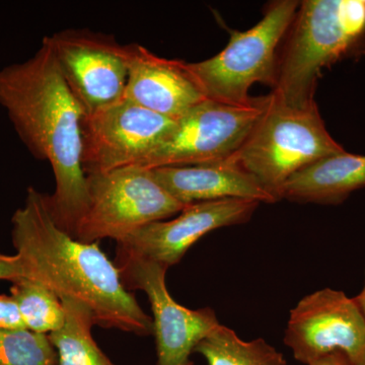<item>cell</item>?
I'll return each mask as SVG.
<instances>
[{"label": "cell", "instance_id": "7a4b0ae2", "mask_svg": "<svg viewBox=\"0 0 365 365\" xmlns=\"http://www.w3.org/2000/svg\"><path fill=\"white\" fill-rule=\"evenodd\" d=\"M11 223L24 278L83 302L102 328L153 335V319L125 287L119 268L98 242L78 241L56 225L46 194L30 187Z\"/></svg>", "mask_w": 365, "mask_h": 365}, {"label": "cell", "instance_id": "d6986e66", "mask_svg": "<svg viewBox=\"0 0 365 365\" xmlns=\"http://www.w3.org/2000/svg\"><path fill=\"white\" fill-rule=\"evenodd\" d=\"M0 365H58V353L46 334L0 329Z\"/></svg>", "mask_w": 365, "mask_h": 365}, {"label": "cell", "instance_id": "5bb4252c", "mask_svg": "<svg viewBox=\"0 0 365 365\" xmlns=\"http://www.w3.org/2000/svg\"><path fill=\"white\" fill-rule=\"evenodd\" d=\"M151 172L163 188L185 205L223 199L277 202L253 176L228 160L212 165L158 168Z\"/></svg>", "mask_w": 365, "mask_h": 365}, {"label": "cell", "instance_id": "6da1fadb", "mask_svg": "<svg viewBox=\"0 0 365 365\" xmlns=\"http://www.w3.org/2000/svg\"><path fill=\"white\" fill-rule=\"evenodd\" d=\"M0 106L33 157L51 165L55 191L48 204L56 225L76 239L90 204L81 160L86 114L47 37L30 59L0 69Z\"/></svg>", "mask_w": 365, "mask_h": 365}, {"label": "cell", "instance_id": "cb8c5ba5", "mask_svg": "<svg viewBox=\"0 0 365 365\" xmlns=\"http://www.w3.org/2000/svg\"><path fill=\"white\" fill-rule=\"evenodd\" d=\"M359 365H365V351H364V356H362L361 360H360Z\"/></svg>", "mask_w": 365, "mask_h": 365}, {"label": "cell", "instance_id": "277c9868", "mask_svg": "<svg viewBox=\"0 0 365 365\" xmlns=\"http://www.w3.org/2000/svg\"><path fill=\"white\" fill-rule=\"evenodd\" d=\"M345 151L327 130L318 106L297 109L269 95L265 112L241 148L228 158L281 200L285 182L319 160Z\"/></svg>", "mask_w": 365, "mask_h": 365}, {"label": "cell", "instance_id": "ffe728a7", "mask_svg": "<svg viewBox=\"0 0 365 365\" xmlns=\"http://www.w3.org/2000/svg\"><path fill=\"white\" fill-rule=\"evenodd\" d=\"M0 329L18 330L26 329L18 304L13 297L0 294Z\"/></svg>", "mask_w": 365, "mask_h": 365}, {"label": "cell", "instance_id": "e0dca14e", "mask_svg": "<svg viewBox=\"0 0 365 365\" xmlns=\"http://www.w3.org/2000/svg\"><path fill=\"white\" fill-rule=\"evenodd\" d=\"M208 365H287L282 353L262 338L244 341L220 324L196 346Z\"/></svg>", "mask_w": 365, "mask_h": 365}, {"label": "cell", "instance_id": "30bf717a", "mask_svg": "<svg viewBox=\"0 0 365 365\" xmlns=\"http://www.w3.org/2000/svg\"><path fill=\"white\" fill-rule=\"evenodd\" d=\"M125 287L148 295L153 311L157 365H193L197 345L220 325L211 307L190 309L173 299L165 284L168 267L157 262L117 253Z\"/></svg>", "mask_w": 365, "mask_h": 365}, {"label": "cell", "instance_id": "2e32d148", "mask_svg": "<svg viewBox=\"0 0 365 365\" xmlns=\"http://www.w3.org/2000/svg\"><path fill=\"white\" fill-rule=\"evenodd\" d=\"M60 299L66 323L48 335L58 353V365H116L93 339L91 329L96 324L90 307L71 297Z\"/></svg>", "mask_w": 365, "mask_h": 365}, {"label": "cell", "instance_id": "ac0fdd59", "mask_svg": "<svg viewBox=\"0 0 365 365\" xmlns=\"http://www.w3.org/2000/svg\"><path fill=\"white\" fill-rule=\"evenodd\" d=\"M11 294L28 330L49 335L66 323V309L61 299L45 285L21 278L13 282Z\"/></svg>", "mask_w": 365, "mask_h": 365}, {"label": "cell", "instance_id": "8fae6325", "mask_svg": "<svg viewBox=\"0 0 365 365\" xmlns=\"http://www.w3.org/2000/svg\"><path fill=\"white\" fill-rule=\"evenodd\" d=\"M284 344L309 365L333 352L359 365L365 351V319L354 297L323 288L299 300L290 312Z\"/></svg>", "mask_w": 365, "mask_h": 365}, {"label": "cell", "instance_id": "52a82bcc", "mask_svg": "<svg viewBox=\"0 0 365 365\" xmlns=\"http://www.w3.org/2000/svg\"><path fill=\"white\" fill-rule=\"evenodd\" d=\"M268 101L269 96L256 98L250 105L232 106L207 98L178 119L167 138L134 168L153 170L225 162L246 143Z\"/></svg>", "mask_w": 365, "mask_h": 365}, {"label": "cell", "instance_id": "7402d4cb", "mask_svg": "<svg viewBox=\"0 0 365 365\" xmlns=\"http://www.w3.org/2000/svg\"><path fill=\"white\" fill-rule=\"evenodd\" d=\"M309 365H355L347 355L342 352H333L321 359L314 360Z\"/></svg>", "mask_w": 365, "mask_h": 365}, {"label": "cell", "instance_id": "5b68a950", "mask_svg": "<svg viewBox=\"0 0 365 365\" xmlns=\"http://www.w3.org/2000/svg\"><path fill=\"white\" fill-rule=\"evenodd\" d=\"M295 0L269 4L263 19L245 32L232 31L222 51L204 61L188 63L190 71L209 100L232 106L252 104L255 83L274 88L277 49L284 40L299 6Z\"/></svg>", "mask_w": 365, "mask_h": 365}, {"label": "cell", "instance_id": "7c38bea8", "mask_svg": "<svg viewBox=\"0 0 365 365\" xmlns=\"http://www.w3.org/2000/svg\"><path fill=\"white\" fill-rule=\"evenodd\" d=\"M259 204L242 199L190 204L177 217L150 223L117 242V253L140 257L172 267L204 235L218 228L248 222Z\"/></svg>", "mask_w": 365, "mask_h": 365}, {"label": "cell", "instance_id": "9c48e42d", "mask_svg": "<svg viewBox=\"0 0 365 365\" xmlns=\"http://www.w3.org/2000/svg\"><path fill=\"white\" fill-rule=\"evenodd\" d=\"M47 38L67 86L86 115L124 98L128 44L88 29H67Z\"/></svg>", "mask_w": 365, "mask_h": 365}, {"label": "cell", "instance_id": "603a6c76", "mask_svg": "<svg viewBox=\"0 0 365 365\" xmlns=\"http://www.w3.org/2000/svg\"><path fill=\"white\" fill-rule=\"evenodd\" d=\"M355 302L359 304L360 311H361L362 314H364L365 319V279H364V288H362L360 294L357 295V297H354Z\"/></svg>", "mask_w": 365, "mask_h": 365}, {"label": "cell", "instance_id": "ba28073f", "mask_svg": "<svg viewBox=\"0 0 365 365\" xmlns=\"http://www.w3.org/2000/svg\"><path fill=\"white\" fill-rule=\"evenodd\" d=\"M175 124L125 98L85 115L81 160L86 176L134 167L167 138Z\"/></svg>", "mask_w": 365, "mask_h": 365}, {"label": "cell", "instance_id": "8992f818", "mask_svg": "<svg viewBox=\"0 0 365 365\" xmlns=\"http://www.w3.org/2000/svg\"><path fill=\"white\" fill-rule=\"evenodd\" d=\"M90 204L76 240L123 241L139 228L178 215L187 205L153 177L151 170L129 167L88 175Z\"/></svg>", "mask_w": 365, "mask_h": 365}, {"label": "cell", "instance_id": "4fadbf2b", "mask_svg": "<svg viewBox=\"0 0 365 365\" xmlns=\"http://www.w3.org/2000/svg\"><path fill=\"white\" fill-rule=\"evenodd\" d=\"M128 45L125 98L175 121L207 100L188 62L163 58L139 44Z\"/></svg>", "mask_w": 365, "mask_h": 365}, {"label": "cell", "instance_id": "3957f363", "mask_svg": "<svg viewBox=\"0 0 365 365\" xmlns=\"http://www.w3.org/2000/svg\"><path fill=\"white\" fill-rule=\"evenodd\" d=\"M284 39L271 95L289 107H314L324 68L365 55V0H304Z\"/></svg>", "mask_w": 365, "mask_h": 365}, {"label": "cell", "instance_id": "9a60e30c", "mask_svg": "<svg viewBox=\"0 0 365 365\" xmlns=\"http://www.w3.org/2000/svg\"><path fill=\"white\" fill-rule=\"evenodd\" d=\"M365 187V155L347 151L319 160L294 175L281 199L299 203L339 204Z\"/></svg>", "mask_w": 365, "mask_h": 365}, {"label": "cell", "instance_id": "44dd1931", "mask_svg": "<svg viewBox=\"0 0 365 365\" xmlns=\"http://www.w3.org/2000/svg\"><path fill=\"white\" fill-rule=\"evenodd\" d=\"M24 278L23 267L18 255L9 256L0 253V280L11 282Z\"/></svg>", "mask_w": 365, "mask_h": 365}]
</instances>
